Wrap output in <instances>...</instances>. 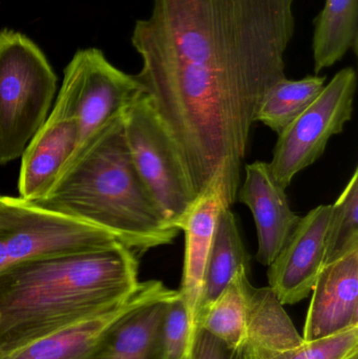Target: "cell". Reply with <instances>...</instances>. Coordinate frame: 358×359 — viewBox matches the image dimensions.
I'll list each match as a JSON object with an SVG mask.
<instances>
[{"instance_id": "1", "label": "cell", "mask_w": 358, "mask_h": 359, "mask_svg": "<svg viewBox=\"0 0 358 359\" xmlns=\"http://www.w3.org/2000/svg\"><path fill=\"white\" fill-rule=\"evenodd\" d=\"M294 0H153L135 25L136 77L195 198L220 172L233 207L261 103L286 78Z\"/></svg>"}, {"instance_id": "2", "label": "cell", "mask_w": 358, "mask_h": 359, "mask_svg": "<svg viewBox=\"0 0 358 359\" xmlns=\"http://www.w3.org/2000/svg\"><path fill=\"white\" fill-rule=\"evenodd\" d=\"M138 259L118 242L1 270L0 358L123 303L140 284Z\"/></svg>"}, {"instance_id": "3", "label": "cell", "mask_w": 358, "mask_h": 359, "mask_svg": "<svg viewBox=\"0 0 358 359\" xmlns=\"http://www.w3.org/2000/svg\"><path fill=\"white\" fill-rule=\"evenodd\" d=\"M33 204L99 228L138 257L172 244L180 231L168 225L137 172L123 115L90 136Z\"/></svg>"}, {"instance_id": "4", "label": "cell", "mask_w": 358, "mask_h": 359, "mask_svg": "<svg viewBox=\"0 0 358 359\" xmlns=\"http://www.w3.org/2000/svg\"><path fill=\"white\" fill-rule=\"evenodd\" d=\"M57 76L25 34L0 31V165L22 156L52 109Z\"/></svg>"}, {"instance_id": "5", "label": "cell", "mask_w": 358, "mask_h": 359, "mask_svg": "<svg viewBox=\"0 0 358 359\" xmlns=\"http://www.w3.org/2000/svg\"><path fill=\"white\" fill-rule=\"evenodd\" d=\"M118 243L94 226L0 196V271L29 259L90 252Z\"/></svg>"}, {"instance_id": "6", "label": "cell", "mask_w": 358, "mask_h": 359, "mask_svg": "<svg viewBox=\"0 0 358 359\" xmlns=\"http://www.w3.org/2000/svg\"><path fill=\"white\" fill-rule=\"evenodd\" d=\"M123 123L137 172L160 213L174 227L195 198L178 151L144 94L124 111Z\"/></svg>"}, {"instance_id": "7", "label": "cell", "mask_w": 358, "mask_h": 359, "mask_svg": "<svg viewBox=\"0 0 358 359\" xmlns=\"http://www.w3.org/2000/svg\"><path fill=\"white\" fill-rule=\"evenodd\" d=\"M357 72L345 67L325 84L315 101L279 135L269 164L283 188L305 168L319 159L332 137L340 134L352 119Z\"/></svg>"}, {"instance_id": "8", "label": "cell", "mask_w": 358, "mask_h": 359, "mask_svg": "<svg viewBox=\"0 0 358 359\" xmlns=\"http://www.w3.org/2000/svg\"><path fill=\"white\" fill-rule=\"evenodd\" d=\"M142 94L135 75L117 69L100 50L90 48L78 50L65 67L55 102L77 119L79 149L97 130L123 115Z\"/></svg>"}, {"instance_id": "9", "label": "cell", "mask_w": 358, "mask_h": 359, "mask_svg": "<svg viewBox=\"0 0 358 359\" xmlns=\"http://www.w3.org/2000/svg\"><path fill=\"white\" fill-rule=\"evenodd\" d=\"M178 294L179 291L167 288L160 280L140 282L136 291L120 305L0 359H109V331L118 320L140 306Z\"/></svg>"}, {"instance_id": "10", "label": "cell", "mask_w": 358, "mask_h": 359, "mask_svg": "<svg viewBox=\"0 0 358 359\" xmlns=\"http://www.w3.org/2000/svg\"><path fill=\"white\" fill-rule=\"evenodd\" d=\"M331 205H319L301 217L294 233L268 266L269 287L282 305L306 299L325 266Z\"/></svg>"}, {"instance_id": "11", "label": "cell", "mask_w": 358, "mask_h": 359, "mask_svg": "<svg viewBox=\"0 0 358 359\" xmlns=\"http://www.w3.org/2000/svg\"><path fill=\"white\" fill-rule=\"evenodd\" d=\"M227 203L224 174L220 172L193 201L184 215L174 224L185 234L184 265L179 290L188 316L191 346L199 330V311L204 276L212 249L219 213ZM230 208V207H229Z\"/></svg>"}, {"instance_id": "12", "label": "cell", "mask_w": 358, "mask_h": 359, "mask_svg": "<svg viewBox=\"0 0 358 359\" xmlns=\"http://www.w3.org/2000/svg\"><path fill=\"white\" fill-rule=\"evenodd\" d=\"M80 143L77 119L55 102L48 119L21 156L19 198L36 202L48 191Z\"/></svg>"}, {"instance_id": "13", "label": "cell", "mask_w": 358, "mask_h": 359, "mask_svg": "<svg viewBox=\"0 0 358 359\" xmlns=\"http://www.w3.org/2000/svg\"><path fill=\"white\" fill-rule=\"evenodd\" d=\"M237 196L254 215L258 234L256 261L268 267L302 217L292 210L285 188L277 183L266 162L256 161L245 166V180Z\"/></svg>"}, {"instance_id": "14", "label": "cell", "mask_w": 358, "mask_h": 359, "mask_svg": "<svg viewBox=\"0 0 358 359\" xmlns=\"http://www.w3.org/2000/svg\"><path fill=\"white\" fill-rule=\"evenodd\" d=\"M311 292L303 333L305 341L358 327V249L326 264Z\"/></svg>"}, {"instance_id": "15", "label": "cell", "mask_w": 358, "mask_h": 359, "mask_svg": "<svg viewBox=\"0 0 358 359\" xmlns=\"http://www.w3.org/2000/svg\"><path fill=\"white\" fill-rule=\"evenodd\" d=\"M242 267L250 269V255L244 245L237 217L231 208L225 207L219 213L214 228L204 276L199 322Z\"/></svg>"}, {"instance_id": "16", "label": "cell", "mask_w": 358, "mask_h": 359, "mask_svg": "<svg viewBox=\"0 0 358 359\" xmlns=\"http://www.w3.org/2000/svg\"><path fill=\"white\" fill-rule=\"evenodd\" d=\"M304 343L291 318L270 287L256 288L250 284L247 291L245 347L282 351ZM244 350V349H243Z\"/></svg>"}, {"instance_id": "17", "label": "cell", "mask_w": 358, "mask_h": 359, "mask_svg": "<svg viewBox=\"0 0 358 359\" xmlns=\"http://www.w3.org/2000/svg\"><path fill=\"white\" fill-rule=\"evenodd\" d=\"M358 0H325L315 20L312 38L315 75L342 60L349 50L357 54Z\"/></svg>"}, {"instance_id": "18", "label": "cell", "mask_w": 358, "mask_h": 359, "mask_svg": "<svg viewBox=\"0 0 358 359\" xmlns=\"http://www.w3.org/2000/svg\"><path fill=\"white\" fill-rule=\"evenodd\" d=\"M248 268H240L199 322V329L224 341L240 355L246 344L247 291L252 284Z\"/></svg>"}, {"instance_id": "19", "label": "cell", "mask_w": 358, "mask_h": 359, "mask_svg": "<svg viewBox=\"0 0 358 359\" xmlns=\"http://www.w3.org/2000/svg\"><path fill=\"white\" fill-rule=\"evenodd\" d=\"M325 84L326 77L319 75L307 76L300 80H280L261 103L256 122L281 134L317 99Z\"/></svg>"}, {"instance_id": "20", "label": "cell", "mask_w": 358, "mask_h": 359, "mask_svg": "<svg viewBox=\"0 0 358 359\" xmlns=\"http://www.w3.org/2000/svg\"><path fill=\"white\" fill-rule=\"evenodd\" d=\"M358 249V170L331 204L325 265Z\"/></svg>"}, {"instance_id": "21", "label": "cell", "mask_w": 358, "mask_h": 359, "mask_svg": "<svg viewBox=\"0 0 358 359\" xmlns=\"http://www.w3.org/2000/svg\"><path fill=\"white\" fill-rule=\"evenodd\" d=\"M241 359H358V327L282 351L246 347Z\"/></svg>"}, {"instance_id": "22", "label": "cell", "mask_w": 358, "mask_h": 359, "mask_svg": "<svg viewBox=\"0 0 358 359\" xmlns=\"http://www.w3.org/2000/svg\"><path fill=\"white\" fill-rule=\"evenodd\" d=\"M191 332L184 304L178 297L166 304L157 345V359H189Z\"/></svg>"}, {"instance_id": "23", "label": "cell", "mask_w": 358, "mask_h": 359, "mask_svg": "<svg viewBox=\"0 0 358 359\" xmlns=\"http://www.w3.org/2000/svg\"><path fill=\"white\" fill-rule=\"evenodd\" d=\"M240 354L204 329L195 333L189 359H239Z\"/></svg>"}]
</instances>
